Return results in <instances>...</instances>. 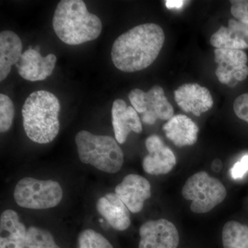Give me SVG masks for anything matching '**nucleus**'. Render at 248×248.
<instances>
[{
  "label": "nucleus",
  "instance_id": "f257e3e1",
  "mask_svg": "<svg viewBox=\"0 0 248 248\" xmlns=\"http://www.w3.org/2000/svg\"><path fill=\"white\" fill-rule=\"evenodd\" d=\"M164 41V31L158 24L137 26L116 39L111 50L112 63L125 73L145 69L157 58Z\"/></svg>",
  "mask_w": 248,
  "mask_h": 248
},
{
  "label": "nucleus",
  "instance_id": "f03ea898",
  "mask_svg": "<svg viewBox=\"0 0 248 248\" xmlns=\"http://www.w3.org/2000/svg\"><path fill=\"white\" fill-rule=\"evenodd\" d=\"M53 27L60 40L74 46L98 38L102 23L89 12L82 0H62L54 13Z\"/></svg>",
  "mask_w": 248,
  "mask_h": 248
},
{
  "label": "nucleus",
  "instance_id": "7ed1b4c3",
  "mask_svg": "<svg viewBox=\"0 0 248 248\" xmlns=\"http://www.w3.org/2000/svg\"><path fill=\"white\" fill-rule=\"evenodd\" d=\"M60 101L53 93L37 91L31 93L23 106L24 131L31 141L40 144L53 141L60 131Z\"/></svg>",
  "mask_w": 248,
  "mask_h": 248
},
{
  "label": "nucleus",
  "instance_id": "20e7f679",
  "mask_svg": "<svg viewBox=\"0 0 248 248\" xmlns=\"http://www.w3.org/2000/svg\"><path fill=\"white\" fill-rule=\"evenodd\" d=\"M76 143L81 162L102 172L113 174L120 170L124 156L117 140L107 135H95L86 130L77 134Z\"/></svg>",
  "mask_w": 248,
  "mask_h": 248
},
{
  "label": "nucleus",
  "instance_id": "39448f33",
  "mask_svg": "<svg viewBox=\"0 0 248 248\" xmlns=\"http://www.w3.org/2000/svg\"><path fill=\"white\" fill-rule=\"evenodd\" d=\"M182 195L191 201L190 209L195 213H206L226 199V187L218 179L201 171L191 176L183 187Z\"/></svg>",
  "mask_w": 248,
  "mask_h": 248
},
{
  "label": "nucleus",
  "instance_id": "423d86ee",
  "mask_svg": "<svg viewBox=\"0 0 248 248\" xmlns=\"http://www.w3.org/2000/svg\"><path fill=\"white\" fill-rule=\"evenodd\" d=\"M14 199L22 208L44 210L58 205L63 197L58 182L25 177L19 180L14 190Z\"/></svg>",
  "mask_w": 248,
  "mask_h": 248
},
{
  "label": "nucleus",
  "instance_id": "0eeeda50",
  "mask_svg": "<svg viewBox=\"0 0 248 248\" xmlns=\"http://www.w3.org/2000/svg\"><path fill=\"white\" fill-rule=\"evenodd\" d=\"M129 100L138 113L142 114L145 124L153 125L157 120H170L174 117V108L165 95L161 86H153L148 92L133 89L128 94Z\"/></svg>",
  "mask_w": 248,
  "mask_h": 248
},
{
  "label": "nucleus",
  "instance_id": "6e6552de",
  "mask_svg": "<svg viewBox=\"0 0 248 248\" xmlns=\"http://www.w3.org/2000/svg\"><path fill=\"white\" fill-rule=\"evenodd\" d=\"M248 55L242 50L216 48L215 62L217 64L215 74L223 84L235 86L248 76Z\"/></svg>",
  "mask_w": 248,
  "mask_h": 248
},
{
  "label": "nucleus",
  "instance_id": "1a4fd4ad",
  "mask_svg": "<svg viewBox=\"0 0 248 248\" xmlns=\"http://www.w3.org/2000/svg\"><path fill=\"white\" fill-rule=\"evenodd\" d=\"M140 236L139 248H177L180 241L176 226L165 218L143 223Z\"/></svg>",
  "mask_w": 248,
  "mask_h": 248
},
{
  "label": "nucleus",
  "instance_id": "9d476101",
  "mask_svg": "<svg viewBox=\"0 0 248 248\" xmlns=\"http://www.w3.org/2000/svg\"><path fill=\"white\" fill-rule=\"evenodd\" d=\"M146 147L148 155L142 162L145 172L152 175H161L174 169L177 163L175 155L159 136L153 135L148 137Z\"/></svg>",
  "mask_w": 248,
  "mask_h": 248
},
{
  "label": "nucleus",
  "instance_id": "9b49d317",
  "mask_svg": "<svg viewBox=\"0 0 248 248\" xmlns=\"http://www.w3.org/2000/svg\"><path fill=\"white\" fill-rule=\"evenodd\" d=\"M116 195L131 213L141 212L145 202L151 197V185L146 178L138 174L125 176L115 187Z\"/></svg>",
  "mask_w": 248,
  "mask_h": 248
},
{
  "label": "nucleus",
  "instance_id": "f8f14e48",
  "mask_svg": "<svg viewBox=\"0 0 248 248\" xmlns=\"http://www.w3.org/2000/svg\"><path fill=\"white\" fill-rule=\"evenodd\" d=\"M56 62L54 54L42 57L37 50L30 46L23 53L16 66L23 79L31 81H42L51 76Z\"/></svg>",
  "mask_w": 248,
  "mask_h": 248
},
{
  "label": "nucleus",
  "instance_id": "ddd939ff",
  "mask_svg": "<svg viewBox=\"0 0 248 248\" xmlns=\"http://www.w3.org/2000/svg\"><path fill=\"white\" fill-rule=\"evenodd\" d=\"M174 99L183 111L200 117L213 107V97L207 88L198 84H186L174 91Z\"/></svg>",
  "mask_w": 248,
  "mask_h": 248
},
{
  "label": "nucleus",
  "instance_id": "4468645a",
  "mask_svg": "<svg viewBox=\"0 0 248 248\" xmlns=\"http://www.w3.org/2000/svg\"><path fill=\"white\" fill-rule=\"evenodd\" d=\"M112 124L115 140L120 144L125 143L131 132H142V124L138 112L133 107H128L123 99H116L112 104Z\"/></svg>",
  "mask_w": 248,
  "mask_h": 248
},
{
  "label": "nucleus",
  "instance_id": "2eb2a0df",
  "mask_svg": "<svg viewBox=\"0 0 248 248\" xmlns=\"http://www.w3.org/2000/svg\"><path fill=\"white\" fill-rule=\"evenodd\" d=\"M210 44L216 48L242 50L248 48V25L236 19L228 21V27L221 26L212 35Z\"/></svg>",
  "mask_w": 248,
  "mask_h": 248
},
{
  "label": "nucleus",
  "instance_id": "dca6fc26",
  "mask_svg": "<svg viewBox=\"0 0 248 248\" xmlns=\"http://www.w3.org/2000/svg\"><path fill=\"white\" fill-rule=\"evenodd\" d=\"M96 207L99 213L116 231H124L130 226V210L115 193L110 192L99 198Z\"/></svg>",
  "mask_w": 248,
  "mask_h": 248
},
{
  "label": "nucleus",
  "instance_id": "f3484780",
  "mask_svg": "<svg viewBox=\"0 0 248 248\" xmlns=\"http://www.w3.org/2000/svg\"><path fill=\"white\" fill-rule=\"evenodd\" d=\"M27 232L16 211L5 210L0 217V248H25Z\"/></svg>",
  "mask_w": 248,
  "mask_h": 248
},
{
  "label": "nucleus",
  "instance_id": "a211bd4d",
  "mask_svg": "<svg viewBox=\"0 0 248 248\" xmlns=\"http://www.w3.org/2000/svg\"><path fill=\"white\" fill-rule=\"evenodd\" d=\"M163 130L166 138L177 147L192 146L197 141L198 126L186 115H174L165 124Z\"/></svg>",
  "mask_w": 248,
  "mask_h": 248
},
{
  "label": "nucleus",
  "instance_id": "6ab92c4d",
  "mask_svg": "<svg viewBox=\"0 0 248 248\" xmlns=\"http://www.w3.org/2000/svg\"><path fill=\"white\" fill-rule=\"evenodd\" d=\"M22 43L17 34L11 31L0 33V81L6 79L22 55Z\"/></svg>",
  "mask_w": 248,
  "mask_h": 248
},
{
  "label": "nucleus",
  "instance_id": "aec40b11",
  "mask_svg": "<svg viewBox=\"0 0 248 248\" xmlns=\"http://www.w3.org/2000/svg\"><path fill=\"white\" fill-rule=\"evenodd\" d=\"M222 244L223 248H248V226L227 222L222 231Z\"/></svg>",
  "mask_w": 248,
  "mask_h": 248
},
{
  "label": "nucleus",
  "instance_id": "412c9836",
  "mask_svg": "<svg viewBox=\"0 0 248 248\" xmlns=\"http://www.w3.org/2000/svg\"><path fill=\"white\" fill-rule=\"evenodd\" d=\"M25 248H60L55 243L53 235L37 227L28 229Z\"/></svg>",
  "mask_w": 248,
  "mask_h": 248
},
{
  "label": "nucleus",
  "instance_id": "4be33fe9",
  "mask_svg": "<svg viewBox=\"0 0 248 248\" xmlns=\"http://www.w3.org/2000/svg\"><path fill=\"white\" fill-rule=\"evenodd\" d=\"M78 248H113L103 235L93 230L81 232L78 236Z\"/></svg>",
  "mask_w": 248,
  "mask_h": 248
},
{
  "label": "nucleus",
  "instance_id": "5701e85b",
  "mask_svg": "<svg viewBox=\"0 0 248 248\" xmlns=\"http://www.w3.org/2000/svg\"><path fill=\"white\" fill-rule=\"evenodd\" d=\"M15 115L14 103L4 94H0V131L6 133L11 128Z\"/></svg>",
  "mask_w": 248,
  "mask_h": 248
},
{
  "label": "nucleus",
  "instance_id": "b1692460",
  "mask_svg": "<svg viewBox=\"0 0 248 248\" xmlns=\"http://www.w3.org/2000/svg\"><path fill=\"white\" fill-rule=\"evenodd\" d=\"M231 14L235 19L248 25V0L231 1Z\"/></svg>",
  "mask_w": 248,
  "mask_h": 248
},
{
  "label": "nucleus",
  "instance_id": "393cba45",
  "mask_svg": "<svg viewBox=\"0 0 248 248\" xmlns=\"http://www.w3.org/2000/svg\"><path fill=\"white\" fill-rule=\"evenodd\" d=\"M233 109L239 119L248 122V93L241 94L235 99Z\"/></svg>",
  "mask_w": 248,
  "mask_h": 248
},
{
  "label": "nucleus",
  "instance_id": "a878e982",
  "mask_svg": "<svg viewBox=\"0 0 248 248\" xmlns=\"http://www.w3.org/2000/svg\"><path fill=\"white\" fill-rule=\"evenodd\" d=\"M248 172V155H246L231 169V177L234 179H242Z\"/></svg>",
  "mask_w": 248,
  "mask_h": 248
},
{
  "label": "nucleus",
  "instance_id": "bb28decb",
  "mask_svg": "<svg viewBox=\"0 0 248 248\" xmlns=\"http://www.w3.org/2000/svg\"><path fill=\"white\" fill-rule=\"evenodd\" d=\"M186 1L183 0H167L165 1V4L169 9H180L185 4Z\"/></svg>",
  "mask_w": 248,
  "mask_h": 248
},
{
  "label": "nucleus",
  "instance_id": "cd10ccee",
  "mask_svg": "<svg viewBox=\"0 0 248 248\" xmlns=\"http://www.w3.org/2000/svg\"><path fill=\"white\" fill-rule=\"evenodd\" d=\"M222 167V162L221 160L216 159L214 161L213 165H212V168L215 172H218L221 170Z\"/></svg>",
  "mask_w": 248,
  "mask_h": 248
}]
</instances>
